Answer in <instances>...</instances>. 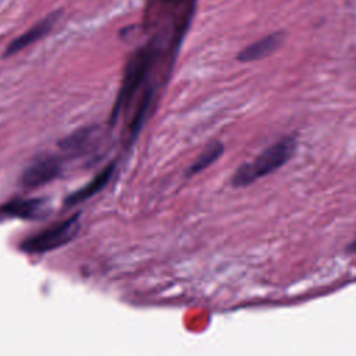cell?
I'll return each instance as SVG.
<instances>
[{"instance_id": "6da1fadb", "label": "cell", "mask_w": 356, "mask_h": 356, "mask_svg": "<svg viewBox=\"0 0 356 356\" xmlns=\"http://www.w3.org/2000/svg\"><path fill=\"white\" fill-rule=\"evenodd\" d=\"M296 149V139L293 136H285L267 149H264L256 159L249 163H243L231 178V184L236 188L248 186L254 181L274 172L281 168L293 156Z\"/></svg>"}, {"instance_id": "7a4b0ae2", "label": "cell", "mask_w": 356, "mask_h": 356, "mask_svg": "<svg viewBox=\"0 0 356 356\" xmlns=\"http://www.w3.org/2000/svg\"><path fill=\"white\" fill-rule=\"evenodd\" d=\"M79 229V213L71 216L70 218L53 224L51 227L36 232L32 236L25 238L19 243V249L25 253H46L61 248L71 242Z\"/></svg>"}, {"instance_id": "3957f363", "label": "cell", "mask_w": 356, "mask_h": 356, "mask_svg": "<svg viewBox=\"0 0 356 356\" xmlns=\"http://www.w3.org/2000/svg\"><path fill=\"white\" fill-rule=\"evenodd\" d=\"M154 54H156L154 46L149 43L147 46L136 50L134 53V56L131 57V60L128 61L125 75H124V81L121 83V89L118 92V96L115 99V104H114L113 111H111V124L117 120L122 107L132 99L138 86L146 78V75L150 70L152 61L154 58Z\"/></svg>"}, {"instance_id": "277c9868", "label": "cell", "mask_w": 356, "mask_h": 356, "mask_svg": "<svg viewBox=\"0 0 356 356\" xmlns=\"http://www.w3.org/2000/svg\"><path fill=\"white\" fill-rule=\"evenodd\" d=\"M61 172V161L56 156H40L25 167L21 175V184L25 188H39L53 179Z\"/></svg>"}, {"instance_id": "5b68a950", "label": "cell", "mask_w": 356, "mask_h": 356, "mask_svg": "<svg viewBox=\"0 0 356 356\" xmlns=\"http://www.w3.org/2000/svg\"><path fill=\"white\" fill-rule=\"evenodd\" d=\"M46 202L38 197H17L0 204L1 218L36 220L46 214Z\"/></svg>"}, {"instance_id": "8992f818", "label": "cell", "mask_w": 356, "mask_h": 356, "mask_svg": "<svg viewBox=\"0 0 356 356\" xmlns=\"http://www.w3.org/2000/svg\"><path fill=\"white\" fill-rule=\"evenodd\" d=\"M60 15H61V10H57L54 13L49 14L47 17L42 18L40 21H38L26 32H24L22 35H19L18 38H15L14 40L10 42V44L7 46V49L3 53V57H10L13 54H17L22 49L31 46L32 43H35L38 40H40L42 38H44L53 29V26L58 21Z\"/></svg>"}, {"instance_id": "52a82bcc", "label": "cell", "mask_w": 356, "mask_h": 356, "mask_svg": "<svg viewBox=\"0 0 356 356\" xmlns=\"http://www.w3.org/2000/svg\"><path fill=\"white\" fill-rule=\"evenodd\" d=\"M282 42H284V33L282 32L270 33V35L253 42L252 44H249L243 50H241L238 53L236 58L242 63H250V61L264 58V57L270 56L273 51H275L281 46Z\"/></svg>"}, {"instance_id": "ba28073f", "label": "cell", "mask_w": 356, "mask_h": 356, "mask_svg": "<svg viewBox=\"0 0 356 356\" xmlns=\"http://www.w3.org/2000/svg\"><path fill=\"white\" fill-rule=\"evenodd\" d=\"M114 168L115 164L110 163L108 165H106L100 172H97L85 186L79 188L78 191L72 192L67 199H65V204L72 206V204H78L83 200H88L89 197L95 196L96 193H99L111 179L113 174H114Z\"/></svg>"}, {"instance_id": "9c48e42d", "label": "cell", "mask_w": 356, "mask_h": 356, "mask_svg": "<svg viewBox=\"0 0 356 356\" xmlns=\"http://www.w3.org/2000/svg\"><path fill=\"white\" fill-rule=\"evenodd\" d=\"M96 136H97L96 127H93V125L85 127V128H81V129L70 134L64 139H61L58 142V146L67 153L79 154V153L86 152L95 143Z\"/></svg>"}, {"instance_id": "30bf717a", "label": "cell", "mask_w": 356, "mask_h": 356, "mask_svg": "<svg viewBox=\"0 0 356 356\" xmlns=\"http://www.w3.org/2000/svg\"><path fill=\"white\" fill-rule=\"evenodd\" d=\"M224 153V145L221 142H213L210 143L200 154L199 157L192 163V165L188 168L186 175L192 177L195 174L202 172L207 167H210L216 160L220 159V156Z\"/></svg>"}, {"instance_id": "8fae6325", "label": "cell", "mask_w": 356, "mask_h": 356, "mask_svg": "<svg viewBox=\"0 0 356 356\" xmlns=\"http://www.w3.org/2000/svg\"><path fill=\"white\" fill-rule=\"evenodd\" d=\"M150 103H152V90H147L146 95L143 96V100L140 102V104H139V107H138V110H136L131 124H129V136H131L132 140L138 136V134L142 129V125H143V121H145L146 114L149 111Z\"/></svg>"}, {"instance_id": "7c38bea8", "label": "cell", "mask_w": 356, "mask_h": 356, "mask_svg": "<svg viewBox=\"0 0 356 356\" xmlns=\"http://www.w3.org/2000/svg\"><path fill=\"white\" fill-rule=\"evenodd\" d=\"M348 250L349 252H353V253H356V241H353L349 246H348Z\"/></svg>"}]
</instances>
